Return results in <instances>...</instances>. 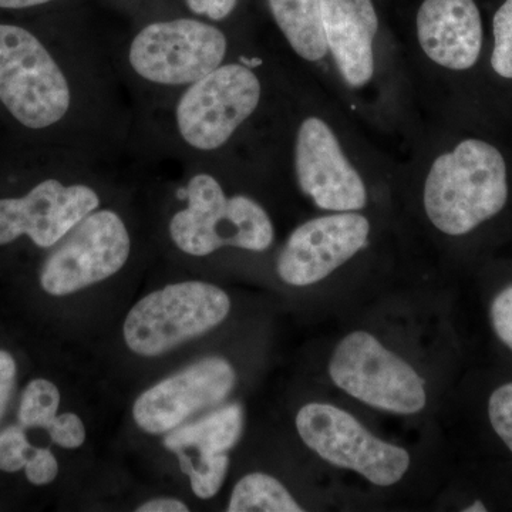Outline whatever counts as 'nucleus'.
<instances>
[{
  "mask_svg": "<svg viewBox=\"0 0 512 512\" xmlns=\"http://www.w3.org/2000/svg\"><path fill=\"white\" fill-rule=\"evenodd\" d=\"M507 167L497 148L466 140L431 165L424 208L434 227L466 235L495 217L507 204Z\"/></svg>",
  "mask_w": 512,
  "mask_h": 512,
  "instance_id": "1",
  "label": "nucleus"
},
{
  "mask_svg": "<svg viewBox=\"0 0 512 512\" xmlns=\"http://www.w3.org/2000/svg\"><path fill=\"white\" fill-rule=\"evenodd\" d=\"M183 197L187 208L174 215L170 235L185 254L205 256L224 247L262 252L274 242V225L264 208L244 195L227 198L210 174L194 175Z\"/></svg>",
  "mask_w": 512,
  "mask_h": 512,
  "instance_id": "2",
  "label": "nucleus"
},
{
  "mask_svg": "<svg viewBox=\"0 0 512 512\" xmlns=\"http://www.w3.org/2000/svg\"><path fill=\"white\" fill-rule=\"evenodd\" d=\"M229 311L231 299L218 286L201 281L168 285L131 308L123 326L124 340L137 355H164L217 328Z\"/></svg>",
  "mask_w": 512,
  "mask_h": 512,
  "instance_id": "3",
  "label": "nucleus"
},
{
  "mask_svg": "<svg viewBox=\"0 0 512 512\" xmlns=\"http://www.w3.org/2000/svg\"><path fill=\"white\" fill-rule=\"evenodd\" d=\"M0 101L33 130L59 123L72 103L69 82L35 35L0 25Z\"/></svg>",
  "mask_w": 512,
  "mask_h": 512,
  "instance_id": "4",
  "label": "nucleus"
},
{
  "mask_svg": "<svg viewBox=\"0 0 512 512\" xmlns=\"http://www.w3.org/2000/svg\"><path fill=\"white\" fill-rule=\"evenodd\" d=\"M329 375L343 392L384 412L416 414L426 406L424 380L367 332L340 340L330 357Z\"/></svg>",
  "mask_w": 512,
  "mask_h": 512,
  "instance_id": "5",
  "label": "nucleus"
},
{
  "mask_svg": "<svg viewBox=\"0 0 512 512\" xmlns=\"http://www.w3.org/2000/svg\"><path fill=\"white\" fill-rule=\"evenodd\" d=\"M295 423L303 443L319 457L372 484L390 487L409 470L410 456L404 448L377 439L352 414L333 404H306Z\"/></svg>",
  "mask_w": 512,
  "mask_h": 512,
  "instance_id": "6",
  "label": "nucleus"
},
{
  "mask_svg": "<svg viewBox=\"0 0 512 512\" xmlns=\"http://www.w3.org/2000/svg\"><path fill=\"white\" fill-rule=\"evenodd\" d=\"M227 37L220 29L195 19L156 22L138 32L128 60L138 76L163 86L198 82L221 66Z\"/></svg>",
  "mask_w": 512,
  "mask_h": 512,
  "instance_id": "7",
  "label": "nucleus"
},
{
  "mask_svg": "<svg viewBox=\"0 0 512 512\" xmlns=\"http://www.w3.org/2000/svg\"><path fill=\"white\" fill-rule=\"evenodd\" d=\"M261 100V83L244 64H225L190 84L178 101L177 127L188 146L201 151L224 146L252 116Z\"/></svg>",
  "mask_w": 512,
  "mask_h": 512,
  "instance_id": "8",
  "label": "nucleus"
},
{
  "mask_svg": "<svg viewBox=\"0 0 512 512\" xmlns=\"http://www.w3.org/2000/svg\"><path fill=\"white\" fill-rule=\"evenodd\" d=\"M59 244L40 271V285L52 296L106 281L126 265L131 251L126 224L111 210L87 215Z\"/></svg>",
  "mask_w": 512,
  "mask_h": 512,
  "instance_id": "9",
  "label": "nucleus"
},
{
  "mask_svg": "<svg viewBox=\"0 0 512 512\" xmlns=\"http://www.w3.org/2000/svg\"><path fill=\"white\" fill-rule=\"evenodd\" d=\"M235 383L237 373L228 360L207 357L140 394L134 421L148 434L170 433L192 414L224 402Z\"/></svg>",
  "mask_w": 512,
  "mask_h": 512,
  "instance_id": "10",
  "label": "nucleus"
},
{
  "mask_svg": "<svg viewBox=\"0 0 512 512\" xmlns=\"http://www.w3.org/2000/svg\"><path fill=\"white\" fill-rule=\"evenodd\" d=\"M99 205V195L87 185L43 181L25 197L0 200V245L28 235L37 247H55Z\"/></svg>",
  "mask_w": 512,
  "mask_h": 512,
  "instance_id": "11",
  "label": "nucleus"
},
{
  "mask_svg": "<svg viewBox=\"0 0 512 512\" xmlns=\"http://www.w3.org/2000/svg\"><path fill=\"white\" fill-rule=\"evenodd\" d=\"M370 224L353 212L315 218L295 229L278 258L285 284L309 286L322 281L367 245Z\"/></svg>",
  "mask_w": 512,
  "mask_h": 512,
  "instance_id": "12",
  "label": "nucleus"
},
{
  "mask_svg": "<svg viewBox=\"0 0 512 512\" xmlns=\"http://www.w3.org/2000/svg\"><path fill=\"white\" fill-rule=\"evenodd\" d=\"M295 168L299 187L322 210L365 208V184L325 121L316 117L303 121L296 138Z\"/></svg>",
  "mask_w": 512,
  "mask_h": 512,
  "instance_id": "13",
  "label": "nucleus"
},
{
  "mask_svg": "<svg viewBox=\"0 0 512 512\" xmlns=\"http://www.w3.org/2000/svg\"><path fill=\"white\" fill-rule=\"evenodd\" d=\"M421 49L433 62L450 70L477 63L483 26L474 0H424L417 15Z\"/></svg>",
  "mask_w": 512,
  "mask_h": 512,
  "instance_id": "14",
  "label": "nucleus"
},
{
  "mask_svg": "<svg viewBox=\"0 0 512 512\" xmlns=\"http://www.w3.org/2000/svg\"><path fill=\"white\" fill-rule=\"evenodd\" d=\"M328 50L340 74L352 87L373 77V40L379 28L372 0H320Z\"/></svg>",
  "mask_w": 512,
  "mask_h": 512,
  "instance_id": "15",
  "label": "nucleus"
},
{
  "mask_svg": "<svg viewBox=\"0 0 512 512\" xmlns=\"http://www.w3.org/2000/svg\"><path fill=\"white\" fill-rule=\"evenodd\" d=\"M244 429V410L238 403L222 407L204 419L171 430L164 439L167 450L180 451L194 448L200 461L208 460L232 450Z\"/></svg>",
  "mask_w": 512,
  "mask_h": 512,
  "instance_id": "16",
  "label": "nucleus"
},
{
  "mask_svg": "<svg viewBox=\"0 0 512 512\" xmlns=\"http://www.w3.org/2000/svg\"><path fill=\"white\" fill-rule=\"evenodd\" d=\"M275 22L292 49L309 62L328 53L320 0H268Z\"/></svg>",
  "mask_w": 512,
  "mask_h": 512,
  "instance_id": "17",
  "label": "nucleus"
},
{
  "mask_svg": "<svg viewBox=\"0 0 512 512\" xmlns=\"http://www.w3.org/2000/svg\"><path fill=\"white\" fill-rule=\"evenodd\" d=\"M228 512H302L284 484L264 473L248 474L232 490Z\"/></svg>",
  "mask_w": 512,
  "mask_h": 512,
  "instance_id": "18",
  "label": "nucleus"
},
{
  "mask_svg": "<svg viewBox=\"0 0 512 512\" xmlns=\"http://www.w3.org/2000/svg\"><path fill=\"white\" fill-rule=\"evenodd\" d=\"M60 406L56 384L46 379L32 380L23 390L18 419L23 429H46L55 419Z\"/></svg>",
  "mask_w": 512,
  "mask_h": 512,
  "instance_id": "19",
  "label": "nucleus"
},
{
  "mask_svg": "<svg viewBox=\"0 0 512 512\" xmlns=\"http://www.w3.org/2000/svg\"><path fill=\"white\" fill-rule=\"evenodd\" d=\"M175 454H177L181 471L190 478L192 493L201 500H208L218 494L228 474V453L200 461L198 466H194L185 451H175Z\"/></svg>",
  "mask_w": 512,
  "mask_h": 512,
  "instance_id": "20",
  "label": "nucleus"
},
{
  "mask_svg": "<svg viewBox=\"0 0 512 512\" xmlns=\"http://www.w3.org/2000/svg\"><path fill=\"white\" fill-rule=\"evenodd\" d=\"M494 52L491 66L505 79H512V0H507L494 16Z\"/></svg>",
  "mask_w": 512,
  "mask_h": 512,
  "instance_id": "21",
  "label": "nucleus"
},
{
  "mask_svg": "<svg viewBox=\"0 0 512 512\" xmlns=\"http://www.w3.org/2000/svg\"><path fill=\"white\" fill-rule=\"evenodd\" d=\"M33 448L22 426H10L0 431V470L16 473L25 468Z\"/></svg>",
  "mask_w": 512,
  "mask_h": 512,
  "instance_id": "22",
  "label": "nucleus"
},
{
  "mask_svg": "<svg viewBox=\"0 0 512 512\" xmlns=\"http://www.w3.org/2000/svg\"><path fill=\"white\" fill-rule=\"evenodd\" d=\"M488 416L495 433L512 453V382L503 384L491 394Z\"/></svg>",
  "mask_w": 512,
  "mask_h": 512,
  "instance_id": "23",
  "label": "nucleus"
},
{
  "mask_svg": "<svg viewBox=\"0 0 512 512\" xmlns=\"http://www.w3.org/2000/svg\"><path fill=\"white\" fill-rule=\"evenodd\" d=\"M45 430L49 433L53 443L67 448V450L82 447L86 441V427H84L83 420L74 413L56 416Z\"/></svg>",
  "mask_w": 512,
  "mask_h": 512,
  "instance_id": "24",
  "label": "nucleus"
},
{
  "mask_svg": "<svg viewBox=\"0 0 512 512\" xmlns=\"http://www.w3.org/2000/svg\"><path fill=\"white\" fill-rule=\"evenodd\" d=\"M490 316L495 335L512 350V285L495 296Z\"/></svg>",
  "mask_w": 512,
  "mask_h": 512,
  "instance_id": "25",
  "label": "nucleus"
},
{
  "mask_svg": "<svg viewBox=\"0 0 512 512\" xmlns=\"http://www.w3.org/2000/svg\"><path fill=\"white\" fill-rule=\"evenodd\" d=\"M26 477L33 485H47L56 480L59 463L49 448H35L25 466Z\"/></svg>",
  "mask_w": 512,
  "mask_h": 512,
  "instance_id": "26",
  "label": "nucleus"
},
{
  "mask_svg": "<svg viewBox=\"0 0 512 512\" xmlns=\"http://www.w3.org/2000/svg\"><path fill=\"white\" fill-rule=\"evenodd\" d=\"M237 2L238 0H185L192 13L211 20L228 18Z\"/></svg>",
  "mask_w": 512,
  "mask_h": 512,
  "instance_id": "27",
  "label": "nucleus"
},
{
  "mask_svg": "<svg viewBox=\"0 0 512 512\" xmlns=\"http://www.w3.org/2000/svg\"><path fill=\"white\" fill-rule=\"evenodd\" d=\"M190 508L175 498H154L137 508V512H188Z\"/></svg>",
  "mask_w": 512,
  "mask_h": 512,
  "instance_id": "28",
  "label": "nucleus"
},
{
  "mask_svg": "<svg viewBox=\"0 0 512 512\" xmlns=\"http://www.w3.org/2000/svg\"><path fill=\"white\" fill-rule=\"evenodd\" d=\"M16 372L18 366L13 356L6 350H0V382H15Z\"/></svg>",
  "mask_w": 512,
  "mask_h": 512,
  "instance_id": "29",
  "label": "nucleus"
},
{
  "mask_svg": "<svg viewBox=\"0 0 512 512\" xmlns=\"http://www.w3.org/2000/svg\"><path fill=\"white\" fill-rule=\"evenodd\" d=\"M52 0H0V8L3 9H25L33 6L45 5Z\"/></svg>",
  "mask_w": 512,
  "mask_h": 512,
  "instance_id": "30",
  "label": "nucleus"
},
{
  "mask_svg": "<svg viewBox=\"0 0 512 512\" xmlns=\"http://www.w3.org/2000/svg\"><path fill=\"white\" fill-rule=\"evenodd\" d=\"M15 382H0V417L5 413L10 397H12Z\"/></svg>",
  "mask_w": 512,
  "mask_h": 512,
  "instance_id": "31",
  "label": "nucleus"
},
{
  "mask_svg": "<svg viewBox=\"0 0 512 512\" xmlns=\"http://www.w3.org/2000/svg\"><path fill=\"white\" fill-rule=\"evenodd\" d=\"M464 512H485L487 508L484 507V504L481 501H476V503L471 504L470 507L464 508Z\"/></svg>",
  "mask_w": 512,
  "mask_h": 512,
  "instance_id": "32",
  "label": "nucleus"
}]
</instances>
